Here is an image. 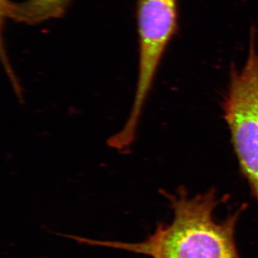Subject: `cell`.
Here are the masks:
<instances>
[{
  "instance_id": "1",
  "label": "cell",
  "mask_w": 258,
  "mask_h": 258,
  "mask_svg": "<svg viewBox=\"0 0 258 258\" xmlns=\"http://www.w3.org/2000/svg\"><path fill=\"white\" fill-rule=\"evenodd\" d=\"M174 216L160 223L152 235L138 243L90 240L81 243L104 246L152 258H242L237 250L235 230L245 207L217 222L214 217L220 202L215 189L189 197L184 189L168 195Z\"/></svg>"
},
{
  "instance_id": "2",
  "label": "cell",
  "mask_w": 258,
  "mask_h": 258,
  "mask_svg": "<svg viewBox=\"0 0 258 258\" xmlns=\"http://www.w3.org/2000/svg\"><path fill=\"white\" fill-rule=\"evenodd\" d=\"M254 29L243 68H232L222 103L224 120L230 134L240 171L258 205V52Z\"/></svg>"
},
{
  "instance_id": "3",
  "label": "cell",
  "mask_w": 258,
  "mask_h": 258,
  "mask_svg": "<svg viewBox=\"0 0 258 258\" xmlns=\"http://www.w3.org/2000/svg\"><path fill=\"white\" fill-rule=\"evenodd\" d=\"M139 60L137 91L132 112L120 132L123 139L135 137L141 113L166 48L178 30V0H137Z\"/></svg>"
},
{
  "instance_id": "4",
  "label": "cell",
  "mask_w": 258,
  "mask_h": 258,
  "mask_svg": "<svg viewBox=\"0 0 258 258\" xmlns=\"http://www.w3.org/2000/svg\"><path fill=\"white\" fill-rule=\"evenodd\" d=\"M73 0H27L13 3L1 0L2 17L28 25H36L62 17Z\"/></svg>"
}]
</instances>
